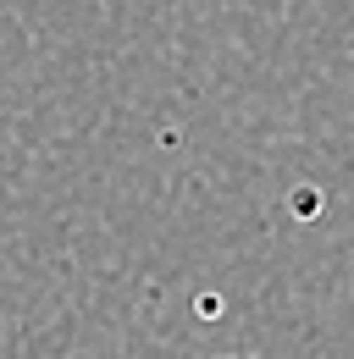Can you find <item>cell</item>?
<instances>
[{"label": "cell", "instance_id": "obj_1", "mask_svg": "<svg viewBox=\"0 0 354 359\" xmlns=\"http://www.w3.org/2000/svg\"><path fill=\"white\" fill-rule=\"evenodd\" d=\"M221 359H232V354H221Z\"/></svg>", "mask_w": 354, "mask_h": 359}]
</instances>
